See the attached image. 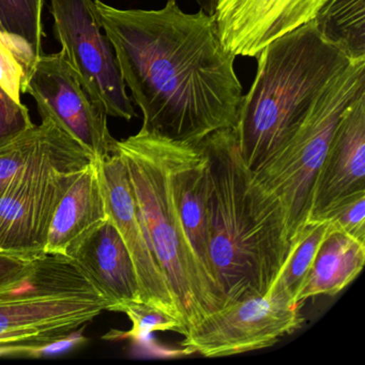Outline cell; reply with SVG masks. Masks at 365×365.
Wrapping results in <instances>:
<instances>
[{
  "label": "cell",
  "mask_w": 365,
  "mask_h": 365,
  "mask_svg": "<svg viewBox=\"0 0 365 365\" xmlns=\"http://www.w3.org/2000/svg\"><path fill=\"white\" fill-rule=\"evenodd\" d=\"M145 131L198 144L236 128L242 85L236 56L222 46L215 14H185L177 0L161 10H121L95 0Z\"/></svg>",
  "instance_id": "6da1fadb"
},
{
  "label": "cell",
  "mask_w": 365,
  "mask_h": 365,
  "mask_svg": "<svg viewBox=\"0 0 365 365\" xmlns=\"http://www.w3.org/2000/svg\"><path fill=\"white\" fill-rule=\"evenodd\" d=\"M200 145L209 163V260L224 307L264 296L292 247L281 202L245 163L236 128Z\"/></svg>",
  "instance_id": "7a4b0ae2"
},
{
  "label": "cell",
  "mask_w": 365,
  "mask_h": 365,
  "mask_svg": "<svg viewBox=\"0 0 365 365\" xmlns=\"http://www.w3.org/2000/svg\"><path fill=\"white\" fill-rule=\"evenodd\" d=\"M256 59L236 125L252 170L289 138L329 81L351 61L320 36L314 21L271 42Z\"/></svg>",
  "instance_id": "3957f363"
},
{
  "label": "cell",
  "mask_w": 365,
  "mask_h": 365,
  "mask_svg": "<svg viewBox=\"0 0 365 365\" xmlns=\"http://www.w3.org/2000/svg\"><path fill=\"white\" fill-rule=\"evenodd\" d=\"M116 148L127 165L149 245L187 332L221 309L224 301L192 249L175 206L173 140L140 129L135 135L117 140Z\"/></svg>",
  "instance_id": "277c9868"
},
{
  "label": "cell",
  "mask_w": 365,
  "mask_h": 365,
  "mask_svg": "<svg viewBox=\"0 0 365 365\" xmlns=\"http://www.w3.org/2000/svg\"><path fill=\"white\" fill-rule=\"evenodd\" d=\"M108 307L73 258L44 253L26 275L0 287V356H40Z\"/></svg>",
  "instance_id": "5b68a950"
},
{
  "label": "cell",
  "mask_w": 365,
  "mask_h": 365,
  "mask_svg": "<svg viewBox=\"0 0 365 365\" xmlns=\"http://www.w3.org/2000/svg\"><path fill=\"white\" fill-rule=\"evenodd\" d=\"M364 95L365 59L351 61L329 81L289 138L253 170L257 182L281 202L290 242L309 224L314 181L337 123Z\"/></svg>",
  "instance_id": "8992f818"
},
{
  "label": "cell",
  "mask_w": 365,
  "mask_h": 365,
  "mask_svg": "<svg viewBox=\"0 0 365 365\" xmlns=\"http://www.w3.org/2000/svg\"><path fill=\"white\" fill-rule=\"evenodd\" d=\"M95 158L59 129L0 194V251L42 255L53 215L81 170Z\"/></svg>",
  "instance_id": "52a82bcc"
},
{
  "label": "cell",
  "mask_w": 365,
  "mask_h": 365,
  "mask_svg": "<svg viewBox=\"0 0 365 365\" xmlns=\"http://www.w3.org/2000/svg\"><path fill=\"white\" fill-rule=\"evenodd\" d=\"M51 14L66 61L101 102L108 116L128 121L136 117L95 0H51Z\"/></svg>",
  "instance_id": "ba28073f"
},
{
  "label": "cell",
  "mask_w": 365,
  "mask_h": 365,
  "mask_svg": "<svg viewBox=\"0 0 365 365\" xmlns=\"http://www.w3.org/2000/svg\"><path fill=\"white\" fill-rule=\"evenodd\" d=\"M37 103L41 119H50L95 159L116 150L108 127V113L91 93L63 53L42 54L23 87Z\"/></svg>",
  "instance_id": "9c48e42d"
},
{
  "label": "cell",
  "mask_w": 365,
  "mask_h": 365,
  "mask_svg": "<svg viewBox=\"0 0 365 365\" xmlns=\"http://www.w3.org/2000/svg\"><path fill=\"white\" fill-rule=\"evenodd\" d=\"M301 305L268 296L226 305L190 329L180 343L183 354L206 358L264 349L304 324Z\"/></svg>",
  "instance_id": "30bf717a"
},
{
  "label": "cell",
  "mask_w": 365,
  "mask_h": 365,
  "mask_svg": "<svg viewBox=\"0 0 365 365\" xmlns=\"http://www.w3.org/2000/svg\"><path fill=\"white\" fill-rule=\"evenodd\" d=\"M97 161L108 217L116 226L133 260L140 284V300L158 305L180 318L168 279L158 264L143 227L123 155L116 148L114 153Z\"/></svg>",
  "instance_id": "8fae6325"
},
{
  "label": "cell",
  "mask_w": 365,
  "mask_h": 365,
  "mask_svg": "<svg viewBox=\"0 0 365 365\" xmlns=\"http://www.w3.org/2000/svg\"><path fill=\"white\" fill-rule=\"evenodd\" d=\"M326 0H217L222 46L234 56L257 58L267 46L312 22Z\"/></svg>",
  "instance_id": "7c38bea8"
},
{
  "label": "cell",
  "mask_w": 365,
  "mask_h": 365,
  "mask_svg": "<svg viewBox=\"0 0 365 365\" xmlns=\"http://www.w3.org/2000/svg\"><path fill=\"white\" fill-rule=\"evenodd\" d=\"M365 192V95L341 116L316 175L309 222L319 221L336 205Z\"/></svg>",
  "instance_id": "4fadbf2b"
},
{
  "label": "cell",
  "mask_w": 365,
  "mask_h": 365,
  "mask_svg": "<svg viewBox=\"0 0 365 365\" xmlns=\"http://www.w3.org/2000/svg\"><path fill=\"white\" fill-rule=\"evenodd\" d=\"M172 187L175 206L190 245L215 283L209 260V163L200 143L173 140Z\"/></svg>",
  "instance_id": "5bb4252c"
},
{
  "label": "cell",
  "mask_w": 365,
  "mask_h": 365,
  "mask_svg": "<svg viewBox=\"0 0 365 365\" xmlns=\"http://www.w3.org/2000/svg\"><path fill=\"white\" fill-rule=\"evenodd\" d=\"M108 220L97 160L85 166L53 215L44 253L72 257L81 245Z\"/></svg>",
  "instance_id": "9a60e30c"
},
{
  "label": "cell",
  "mask_w": 365,
  "mask_h": 365,
  "mask_svg": "<svg viewBox=\"0 0 365 365\" xmlns=\"http://www.w3.org/2000/svg\"><path fill=\"white\" fill-rule=\"evenodd\" d=\"M76 260L91 283L108 301V311L140 300V284L131 255L110 217L76 250Z\"/></svg>",
  "instance_id": "2e32d148"
},
{
  "label": "cell",
  "mask_w": 365,
  "mask_h": 365,
  "mask_svg": "<svg viewBox=\"0 0 365 365\" xmlns=\"http://www.w3.org/2000/svg\"><path fill=\"white\" fill-rule=\"evenodd\" d=\"M364 262L365 243L330 223L297 303L302 305L307 299L335 296L360 274Z\"/></svg>",
  "instance_id": "e0dca14e"
},
{
  "label": "cell",
  "mask_w": 365,
  "mask_h": 365,
  "mask_svg": "<svg viewBox=\"0 0 365 365\" xmlns=\"http://www.w3.org/2000/svg\"><path fill=\"white\" fill-rule=\"evenodd\" d=\"M313 21L320 36L350 61L365 59V0H326Z\"/></svg>",
  "instance_id": "ac0fdd59"
},
{
  "label": "cell",
  "mask_w": 365,
  "mask_h": 365,
  "mask_svg": "<svg viewBox=\"0 0 365 365\" xmlns=\"http://www.w3.org/2000/svg\"><path fill=\"white\" fill-rule=\"evenodd\" d=\"M329 227L330 222L328 220L309 222L305 226L301 234L292 241L285 262L264 296L299 304L297 297L304 285L320 243Z\"/></svg>",
  "instance_id": "d6986e66"
},
{
  "label": "cell",
  "mask_w": 365,
  "mask_h": 365,
  "mask_svg": "<svg viewBox=\"0 0 365 365\" xmlns=\"http://www.w3.org/2000/svg\"><path fill=\"white\" fill-rule=\"evenodd\" d=\"M41 120L40 125H34L9 144L0 147V194L61 129L50 119Z\"/></svg>",
  "instance_id": "ffe728a7"
},
{
  "label": "cell",
  "mask_w": 365,
  "mask_h": 365,
  "mask_svg": "<svg viewBox=\"0 0 365 365\" xmlns=\"http://www.w3.org/2000/svg\"><path fill=\"white\" fill-rule=\"evenodd\" d=\"M44 0H0V25L10 35L24 40L36 56L42 55V11Z\"/></svg>",
  "instance_id": "44dd1931"
},
{
  "label": "cell",
  "mask_w": 365,
  "mask_h": 365,
  "mask_svg": "<svg viewBox=\"0 0 365 365\" xmlns=\"http://www.w3.org/2000/svg\"><path fill=\"white\" fill-rule=\"evenodd\" d=\"M38 58L24 40L0 33V88L19 103H22L23 87Z\"/></svg>",
  "instance_id": "7402d4cb"
},
{
  "label": "cell",
  "mask_w": 365,
  "mask_h": 365,
  "mask_svg": "<svg viewBox=\"0 0 365 365\" xmlns=\"http://www.w3.org/2000/svg\"><path fill=\"white\" fill-rule=\"evenodd\" d=\"M114 312L125 313L132 322V328L128 332L117 333L116 336L120 339L138 341L146 339L151 333L157 331H175L182 335L187 332L180 318L168 313L158 305L145 301L133 300L123 303Z\"/></svg>",
  "instance_id": "603a6c76"
},
{
  "label": "cell",
  "mask_w": 365,
  "mask_h": 365,
  "mask_svg": "<svg viewBox=\"0 0 365 365\" xmlns=\"http://www.w3.org/2000/svg\"><path fill=\"white\" fill-rule=\"evenodd\" d=\"M322 220L365 243V192L339 202Z\"/></svg>",
  "instance_id": "cb8c5ba5"
},
{
  "label": "cell",
  "mask_w": 365,
  "mask_h": 365,
  "mask_svg": "<svg viewBox=\"0 0 365 365\" xmlns=\"http://www.w3.org/2000/svg\"><path fill=\"white\" fill-rule=\"evenodd\" d=\"M34 125L29 108L0 88V147L9 144Z\"/></svg>",
  "instance_id": "d4e9b609"
},
{
  "label": "cell",
  "mask_w": 365,
  "mask_h": 365,
  "mask_svg": "<svg viewBox=\"0 0 365 365\" xmlns=\"http://www.w3.org/2000/svg\"><path fill=\"white\" fill-rule=\"evenodd\" d=\"M39 256L0 251V287L26 275Z\"/></svg>",
  "instance_id": "484cf974"
},
{
  "label": "cell",
  "mask_w": 365,
  "mask_h": 365,
  "mask_svg": "<svg viewBox=\"0 0 365 365\" xmlns=\"http://www.w3.org/2000/svg\"><path fill=\"white\" fill-rule=\"evenodd\" d=\"M195 1L197 3L200 9L204 11L205 14H209V16L215 14L217 0H195Z\"/></svg>",
  "instance_id": "4316f807"
},
{
  "label": "cell",
  "mask_w": 365,
  "mask_h": 365,
  "mask_svg": "<svg viewBox=\"0 0 365 365\" xmlns=\"http://www.w3.org/2000/svg\"><path fill=\"white\" fill-rule=\"evenodd\" d=\"M0 33H6V31H4L3 27H1V25H0Z\"/></svg>",
  "instance_id": "83f0119b"
}]
</instances>
